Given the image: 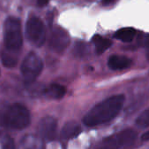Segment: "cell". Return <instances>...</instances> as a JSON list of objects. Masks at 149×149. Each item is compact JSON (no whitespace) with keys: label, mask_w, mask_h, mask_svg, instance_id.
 Here are the masks:
<instances>
[{"label":"cell","mask_w":149,"mask_h":149,"mask_svg":"<svg viewBox=\"0 0 149 149\" xmlns=\"http://www.w3.org/2000/svg\"><path fill=\"white\" fill-rule=\"evenodd\" d=\"M125 102V96L118 94L112 96L94 106L83 118L86 127H96L114 119L121 111Z\"/></svg>","instance_id":"obj_1"},{"label":"cell","mask_w":149,"mask_h":149,"mask_svg":"<svg viewBox=\"0 0 149 149\" xmlns=\"http://www.w3.org/2000/svg\"><path fill=\"white\" fill-rule=\"evenodd\" d=\"M30 112L20 103L8 106L2 114V125L11 130H24L30 125Z\"/></svg>","instance_id":"obj_2"},{"label":"cell","mask_w":149,"mask_h":149,"mask_svg":"<svg viewBox=\"0 0 149 149\" xmlns=\"http://www.w3.org/2000/svg\"><path fill=\"white\" fill-rule=\"evenodd\" d=\"M3 43L10 52L18 51L23 44L21 24L19 19L10 17L3 24Z\"/></svg>","instance_id":"obj_3"},{"label":"cell","mask_w":149,"mask_h":149,"mask_svg":"<svg viewBox=\"0 0 149 149\" xmlns=\"http://www.w3.org/2000/svg\"><path fill=\"white\" fill-rule=\"evenodd\" d=\"M136 138V132L131 129H125L105 138L100 142L97 149H122L133 144Z\"/></svg>","instance_id":"obj_4"},{"label":"cell","mask_w":149,"mask_h":149,"mask_svg":"<svg viewBox=\"0 0 149 149\" xmlns=\"http://www.w3.org/2000/svg\"><path fill=\"white\" fill-rule=\"evenodd\" d=\"M43 61L35 52L28 53L21 65V74L26 84L36 80L43 70Z\"/></svg>","instance_id":"obj_5"},{"label":"cell","mask_w":149,"mask_h":149,"mask_svg":"<svg viewBox=\"0 0 149 149\" xmlns=\"http://www.w3.org/2000/svg\"><path fill=\"white\" fill-rule=\"evenodd\" d=\"M26 37L30 43L35 46L44 45L46 38L45 27L42 20L37 17H31L26 23Z\"/></svg>","instance_id":"obj_6"},{"label":"cell","mask_w":149,"mask_h":149,"mask_svg":"<svg viewBox=\"0 0 149 149\" xmlns=\"http://www.w3.org/2000/svg\"><path fill=\"white\" fill-rule=\"evenodd\" d=\"M70 37L66 31L60 27L53 28L50 38V47L58 53L63 52L70 44Z\"/></svg>","instance_id":"obj_7"},{"label":"cell","mask_w":149,"mask_h":149,"mask_svg":"<svg viewBox=\"0 0 149 149\" xmlns=\"http://www.w3.org/2000/svg\"><path fill=\"white\" fill-rule=\"evenodd\" d=\"M57 131V120L52 116L42 118L38 125V136L46 141H52Z\"/></svg>","instance_id":"obj_8"},{"label":"cell","mask_w":149,"mask_h":149,"mask_svg":"<svg viewBox=\"0 0 149 149\" xmlns=\"http://www.w3.org/2000/svg\"><path fill=\"white\" fill-rule=\"evenodd\" d=\"M108 66L112 70H123L131 66L132 60L125 56L113 55L108 58Z\"/></svg>","instance_id":"obj_9"},{"label":"cell","mask_w":149,"mask_h":149,"mask_svg":"<svg viewBox=\"0 0 149 149\" xmlns=\"http://www.w3.org/2000/svg\"><path fill=\"white\" fill-rule=\"evenodd\" d=\"M81 133V127L76 121H68L66 122L62 130L61 137L65 140H71L77 137Z\"/></svg>","instance_id":"obj_10"},{"label":"cell","mask_w":149,"mask_h":149,"mask_svg":"<svg viewBox=\"0 0 149 149\" xmlns=\"http://www.w3.org/2000/svg\"><path fill=\"white\" fill-rule=\"evenodd\" d=\"M21 149H43L44 144L40 136L25 135L20 141Z\"/></svg>","instance_id":"obj_11"},{"label":"cell","mask_w":149,"mask_h":149,"mask_svg":"<svg viewBox=\"0 0 149 149\" xmlns=\"http://www.w3.org/2000/svg\"><path fill=\"white\" fill-rule=\"evenodd\" d=\"M66 93V88L59 84H52L45 90V94L46 97L52 100H60Z\"/></svg>","instance_id":"obj_12"},{"label":"cell","mask_w":149,"mask_h":149,"mask_svg":"<svg viewBox=\"0 0 149 149\" xmlns=\"http://www.w3.org/2000/svg\"><path fill=\"white\" fill-rule=\"evenodd\" d=\"M92 41L95 45V51L98 55H100L103 52H105L112 45V42L109 39L101 37L100 35L93 36Z\"/></svg>","instance_id":"obj_13"},{"label":"cell","mask_w":149,"mask_h":149,"mask_svg":"<svg viewBox=\"0 0 149 149\" xmlns=\"http://www.w3.org/2000/svg\"><path fill=\"white\" fill-rule=\"evenodd\" d=\"M135 35H136V31L134 28L128 27V28H123L119 30L114 34V38L123 42H131Z\"/></svg>","instance_id":"obj_14"},{"label":"cell","mask_w":149,"mask_h":149,"mask_svg":"<svg viewBox=\"0 0 149 149\" xmlns=\"http://www.w3.org/2000/svg\"><path fill=\"white\" fill-rule=\"evenodd\" d=\"M136 125L141 128L149 127V108L144 110L136 119Z\"/></svg>","instance_id":"obj_15"},{"label":"cell","mask_w":149,"mask_h":149,"mask_svg":"<svg viewBox=\"0 0 149 149\" xmlns=\"http://www.w3.org/2000/svg\"><path fill=\"white\" fill-rule=\"evenodd\" d=\"M1 59H2V63H3V66H5L7 68H12L17 63V58L15 56L10 54V53H7V52H3L2 53Z\"/></svg>","instance_id":"obj_16"},{"label":"cell","mask_w":149,"mask_h":149,"mask_svg":"<svg viewBox=\"0 0 149 149\" xmlns=\"http://www.w3.org/2000/svg\"><path fill=\"white\" fill-rule=\"evenodd\" d=\"M1 149H16L14 140L10 135H3L2 137Z\"/></svg>","instance_id":"obj_17"},{"label":"cell","mask_w":149,"mask_h":149,"mask_svg":"<svg viewBox=\"0 0 149 149\" xmlns=\"http://www.w3.org/2000/svg\"><path fill=\"white\" fill-rule=\"evenodd\" d=\"M73 52L77 57H84L85 55H86L88 53L89 48L86 44L79 43V44H76Z\"/></svg>","instance_id":"obj_18"},{"label":"cell","mask_w":149,"mask_h":149,"mask_svg":"<svg viewBox=\"0 0 149 149\" xmlns=\"http://www.w3.org/2000/svg\"><path fill=\"white\" fill-rule=\"evenodd\" d=\"M37 3H38V5L39 7H44L49 3V0H38Z\"/></svg>","instance_id":"obj_19"},{"label":"cell","mask_w":149,"mask_h":149,"mask_svg":"<svg viewBox=\"0 0 149 149\" xmlns=\"http://www.w3.org/2000/svg\"><path fill=\"white\" fill-rule=\"evenodd\" d=\"M141 140H142L143 141H149V130L142 134V136H141Z\"/></svg>","instance_id":"obj_20"},{"label":"cell","mask_w":149,"mask_h":149,"mask_svg":"<svg viewBox=\"0 0 149 149\" xmlns=\"http://www.w3.org/2000/svg\"><path fill=\"white\" fill-rule=\"evenodd\" d=\"M113 2V0H102V4H104V5H109Z\"/></svg>","instance_id":"obj_21"},{"label":"cell","mask_w":149,"mask_h":149,"mask_svg":"<svg viewBox=\"0 0 149 149\" xmlns=\"http://www.w3.org/2000/svg\"><path fill=\"white\" fill-rule=\"evenodd\" d=\"M148 58H149V52H148Z\"/></svg>","instance_id":"obj_22"}]
</instances>
